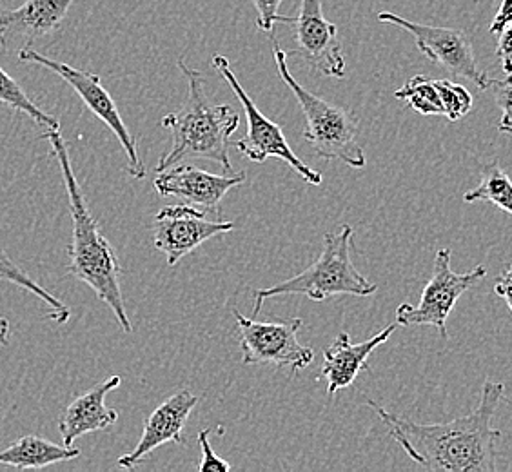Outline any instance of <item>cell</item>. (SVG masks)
<instances>
[{"label": "cell", "mask_w": 512, "mask_h": 472, "mask_svg": "<svg viewBox=\"0 0 512 472\" xmlns=\"http://www.w3.org/2000/svg\"><path fill=\"white\" fill-rule=\"evenodd\" d=\"M19 60L50 69L55 75H59L64 82H68L69 86L75 89V93L79 95L82 102L86 104V108L95 117H99L113 131V135L119 138L120 146H122L126 158H128L129 175L135 180L146 178V166H144L140 153H138L137 138L131 135L126 122L120 117L119 108H117L113 97L109 95L108 89L102 86L99 75L89 73L84 69L73 68V66L59 62V60L50 59V57L42 55L40 51L33 50L30 44L19 51Z\"/></svg>", "instance_id": "ba28073f"}, {"label": "cell", "mask_w": 512, "mask_h": 472, "mask_svg": "<svg viewBox=\"0 0 512 472\" xmlns=\"http://www.w3.org/2000/svg\"><path fill=\"white\" fill-rule=\"evenodd\" d=\"M394 99L405 100L409 108L420 115H444V104L440 99L434 80L425 75H416L407 80L402 88L394 93Z\"/></svg>", "instance_id": "44dd1931"}, {"label": "cell", "mask_w": 512, "mask_h": 472, "mask_svg": "<svg viewBox=\"0 0 512 472\" xmlns=\"http://www.w3.org/2000/svg\"><path fill=\"white\" fill-rule=\"evenodd\" d=\"M503 394L505 385L485 382L473 413L445 423H416L385 411L375 400H367V405L394 442L425 471L496 472V445L502 433L494 429L493 418Z\"/></svg>", "instance_id": "6da1fadb"}, {"label": "cell", "mask_w": 512, "mask_h": 472, "mask_svg": "<svg viewBox=\"0 0 512 472\" xmlns=\"http://www.w3.org/2000/svg\"><path fill=\"white\" fill-rule=\"evenodd\" d=\"M46 138L53 149V157L59 160L62 178L68 191L69 215L73 233L68 246V273L93 289V293L108 305L124 333H133V325L126 313L120 280L124 267L108 238L102 235L99 222L91 215L88 202L82 193L79 180L71 168L68 146L60 135V129H48Z\"/></svg>", "instance_id": "7a4b0ae2"}, {"label": "cell", "mask_w": 512, "mask_h": 472, "mask_svg": "<svg viewBox=\"0 0 512 472\" xmlns=\"http://www.w3.org/2000/svg\"><path fill=\"white\" fill-rule=\"evenodd\" d=\"M79 456V449L73 445L71 447L64 443L59 445L35 434H28V436H22L17 442L11 443L10 447L0 449V465L15 467L20 471L44 469L55 463L75 460Z\"/></svg>", "instance_id": "ac0fdd59"}, {"label": "cell", "mask_w": 512, "mask_h": 472, "mask_svg": "<svg viewBox=\"0 0 512 472\" xmlns=\"http://www.w3.org/2000/svg\"><path fill=\"white\" fill-rule=\"evenodd\" d=\"M451 249H440L434 255L433 273L425 286L420 304H402L396 309V324L431 325L440 336L447 340V318L453 313L454 305L471 287L482 282L487 276V267L478 266L467 273H454L451 267Z\"/></svg>", "instance_id": "52a82bcc"}, {"label": "cell", "mask_w": 512, "mask_h": 472, "mask_svg": "<svg viewBox=\"0 0 512 472\" xmlns=\"http://www.w3.org/2000/svg\"><path fill=\"white\" fill-rule=\"evenodd\" d=\"M0 102L10 106L15 111L26 113L28 117L33 118L35 124L42 128L60 129L59 118L51 117L44 113L42 109L26 95V91L20 88L19 82L11 79L10 75L0 68Z\"/></svg>", "instance_id": "7402d4cb"}, {"label": "cell", "mask_w": 512, "mask_h": 472, "mask_svg": "<svg viewBox=\"0 0 512 472\" xmlns=\"http://www.w3.org/2000/svg\"><path fill=\"white\" fill-rule=\"evenodd\" d=\"M11 327L6 316L0 315V345H6L10 342Z\"/></svg>", "instance_id": "f546056e"}, {"label": "cell", "mask_w": 512, "mask_h": 472, "mask_svg": "<svg viewBox=\"0 0 512 472\" xmlns=\"http://www.w3.org/2000/svg\"><path fill=\"white\" fill-rule=\"evenodd\" d=\"M500 133H507V135H512V128H498Z\"/></svg>", "instance_id": "4dcf8cb0"}, {"label": "cell", "mask_w": 512, "mask_h": 472, "mask_svg": "<svg viewBox=\"0 0 512 472\" xmlns=\"http://www.w3.org/2000/svg\"><path fill=\"white\" fill-rule=\"evenodd\" d=\"M355 231L349 224L340 226L336 233H325L324 247L311 266L302 273L275 286L256 289L253 313L258 315L269 298L284 295H304L309 300L324 302L336 295H375L376 284L369 282L351 260Z\"/></svg>", "instance_id": "277c9868"}, {"label": "cell", "mask_w": 512, "mask_h": 472, "mask_svg": "<svg viewBox=\"0 0 512 472\" xmlns=\"http://www.w3.org/2000/svg\"><path fill=\"white\" fill-rule=\"evenodd\" d=\"M434 84L444 104V117H447L449 122H458L460 118L471 113L473 95L469 89L462 84H456L453 80H434Z\"/></svg>", "instance_id": "603a6c76"}, {"label": "cell", "mask_w": 512, "mask_h": 472, "mask_svg": "<svg viewBox=\"0 0 512 472\" xmlns=\"http://www.w3.org/2000/svg\"><path fill=\"white\" fill-rule=\"evenodd\" d=\"M235 227V222L207 220L204 211L195 206L162 207L155 217L153 242L166 255L168 266L175 267L209 238L231 233Z\"/></svg>", "instance_id": "8fae6325"}, {"label": "cell", "mask_w": 512, "mask_h": 472, "mask_svg": "<svg viewBox=\"0 0 512 472\" xmlns=\"http://www.w3.org/2000/svg\"><path fill=\"white\" fill-rule=\"evenodd\" d=\"M178 69L188 80V97L177 113H169L160 122L162 128L171 131L173 144L160 158L157 171H164L188 158H202L217 162L226 173H233L227 148L229 138L238 129V113L231 106L209 104L202 73L189 68L186 59L178 60Z\"/></svg>", "instance_id": "3957f363"}, {"label": "cell", "mask_w": 512, "mask_h": 472, "mask_svg": "<svg viewBox=\"0 0 512 472\" xmlns=\"http://www.w3.org/2000/svg\"><path fill=\"white\" fill-rule=\"evenodd\" d=\"M378 20L409 31L414 37L418 50L422 51L427 59L433 60L449 73H453L454 77L471 80L480 89H489L491 77L478 66L474 57L473 44L465 31L411 22L389 11L380 13Z\"/></svg>", "instance_id": "30bf717a"}, {"label": "cell", "mask_w": 512, "mask_h": 472, "mask_svg": "<svg viewBox=\"0 0 512 472\" xmlns=\"http://www.w3.org/2000/svg\"><path fill=\"white\" fill-rule=\"evenodd\" d=\"M211 429H204L198 433V445L202 449V462L198 463V471L200 472H229L231 471V463L226 462L224 458H220L209 442Z\"/></svg>", "instance_id": "484cf974"}, {"label": "cell", "mask_w": 512, "mask_h": 472, "mask_svg": "<svg viewBox=\"0 0 512 472\" xmlns=\"http://www.w3.org/2000/svg\"><path fill=\"white\" fill-rule=\"evenodd\" d=\"M489 89L493 91L494 102L503 111L498 128H512V73L505 80L491 79Z\"/></svg>", "instance_id": "d4e9b609"}, {"label": "cell", "mask_w": 512, "mask_h": 472, "mask_svg": "<svg viewBox=\"0 0 512 472\" xmlns=\"http://www.w3.org/2000/svg\"><path fill=\"white\" fill-rule=\"evenodd\" d=\"M73 0H26L17 10L0 11V46L10 48L11 40L48 37L59 30Z\"/></svg>", "instance_id": "2e32d148"}, {"label": "cell", "mask_w": 512, "mask_h": 472, "mask_svg": "<svg viewBox=\"0 0 512 472\" xmlns=\"http://www.w3.org/2000/svg\"><path fill=\"white\" fill-rule=\"evenodd\" d=\"M213 68L217 69L220 77L226 80L227 86L233 89V93L237 95L238 102L242 104V109L246 113V137L237 140L235 148L244 157L249 158L251 162H256V164L266 162L267 158H280L304 182L311 184V186H320L322 184V173L309 168L306 162L291 149L282 128L273 120H269L260 109L256 108L255 102L247 95L246 89L242 88L240 80L237 79V75L233 73V69L229 66V60L222 57V55H217L213 59Z\"/></svg>", "instance_id": "8992f818"}, {"label": "cell", "mask_w": 512, "mask_h": 472, "mask_svg": "<svg viewBox=\"0 0 512 472\" xmlns=\"http://www.w3.org/2000/svg\"><path fill=\"white\" fill-rule=\"evenodd\" d=\"M246 173H226L215 175L193 164H175L171 168L158 171L153 187L162 198L175 197L198 207L204 213L222 217L220 202L227 193L246 182Z\"/></svg>", "instance_id": "4fadbf2b"}, {"label": "cell", "mask_w": 512, "mask_h": 472, "mask_svg": "<svg viewBox=\"0 0 512 472\" xmlns=\"http://www.w3.org/2000/svg\"><path fill=\"white\" fill-rule=\"evenodd\" d=\"M237 320L242 364L275 365L276 369H291L298 374L313 364L315 351L298 342V333L304 327L302 318L286 322H258L242 316L233 309Z\"/></svg>", "instance_id": "9c48e42d"}, {"label": "cell", "mask_w": 512, "mask_h": 472, "mask_svg": "<svg viewBox=\"0 0 512 472\" xmlns=\"http://www.w3.org/2000/svg\"><path fill=\"white\" fill-rule=\"evenodd\" d=\"M512 24V0H503L500 10L496 13L489 31L494 35H500L507 26Z\"/></svg>", "instance_id": "f1b7e54d"}, {"label": "cell", "mask_w": 512, "mask_h": 472, "mask_svg": "<svg viewBox=\"0 0 512 472\" xmlns=\"http://www.w3.org/2000/svg\"><path fill=\"white\" fill-rule=\"evenodd\" d=\"M120 384V376H111L106 382L89 389L88 393L80 394L79 398H75L64 409L59 420V431L64 445L71 447L80 436L106 431L117 423L119 413L115 409H109L106 396L119 389Z\"/></svg>", "instance_id": "e0dca14e"}, {"label": "cell", "mask_w": 512, "mask_h": 472, "mask_svg": "<svg viewBox=\"0 0 512 472\" xmlns=\"http://www.w3.org/2000/svg\"><path fill=\"white\" fill-rule=\"evenodd\" d=\"M295 50L287 57L304 60L309 68L331 79H344L345 59L338 28L324 17L322 0H302L300 13L295 17Z\"/></svg>", "instance_id": "7c38bea8"}, {"label": "cell", "mask_w": 512, "mask_h": 472, "mask_svg": "<svg viewBox=\"0 0 512 472\" xmlns=\"http://www.w3.org/2000/svg\"><path fill=\"white\" fill-rule=\"evenodd\" d=\"M396 327H398L396 322L387 325L378 335L358 344L351 342V336L345 331L336 336L333 344L324 351L322 376L327 384V394L335 396L338 391L349 389L360 371H371L367 358L393 336Z\"/></svg>", "instance_id": "9a60e30c"}, {"label": "cell", "mask_w": 512, "mask_h": 472, "mask_svg": "<svg viewBox=\"0 0 512 472\" xmlns=\"http://www.w3.org/2000/svg\"><path fill=\"white\" fill-rule=\"evenodd\" d=\"M197 404V396L188 389H182L169 396L164 404L158 405L157 409L149 414L137 447L131 453L120 456L117 467L124 471H133L158 447L169 442L184 443L182 433Z\"/></svg>", "instance_id": "5bb4252c"}, {"label": "cell", "mask_w": 512, "mask_h": 472, "mask_svg": "<svg viewBox=\"0 0 512 472\" xmlns=\"http://www.w3.org/2000/svg\"><path fill=\"white\" fill-rule=\"evenodd\" d=\"M496 55L498 59L502 60V69L505 75L512 73V24L507 26L505 30L500 33L498 39V46H496Z\"/></svg>", "instance_id": "4316f807"}, {"label": "cell", "mask_w": 512, "mask_h": 472, "mask_svg": "<svg viewBox=\"0 0 512 472\" xmlns=\"http://www.w3.org/2000/svg\"><path fill=\"white\" fill-rule=\"evenodd\" d=\"M251 2L258 11V19H256L258 30L275 33L276 24H293L295 22V17H284L278 13L282 0H251Z\"/></svg>", "instance_id": "cb8c5ba5"}, {"label": "cell", "mask_w": 512, "mask_h": 472, "mask_svg": "<svg viewBox=\"0 0 512 472\" xmlns=\"http://www.w3.org/2000/svg\"><path fill=\"white\" fill-rule=\"evenodd\" d=\"M0 280H6L11 282L15 286L22 287L26 291H30L35 296H39L42 302L50 305L51 318L57 322V324H66L69 320V307L66 304H62L59 298L48 293L44 287L39 286L28 273H24L13 260L10 255L6 253V249L0 246Z\"/></svg>", "instance_id": "ffe728a7"}, {"label": "cell", "mask_w": 512, "mask_h": 472, "mask_svg": "<svg viewBox=\"0 0 512 472\" xmlns=\"http://www.w3.org/2000/svg\"><path fill=\"white\" fill-rule=\"evenodd\" d=\"M465 202H491L512 217V180L498 162L487 164L480 184L463 195Z\"/></svg>", "instance_id": "d6986e66"}, {"label": "cell", "mask_w": 512, "mask_h": 472, "mask_svg": "<svg viewBox=\"0 0 512 472\" xmlns=\"http://www.w3.org/2000/svg\"><path fill=\"white\" fill-rule=\"evenodd\" d=\"M276 69L280 79L293 91L298 106L306 117L304 138L325 160H340L349 168L364 169L367 164L364 149L358 144V118L351 109L335 106L331 102L307 91L287 68V53L280 48L275 33H271Z\"/></svg>", "instance_id": "5b68a950"}, {"label": "cell", "mask_w": 512, "mask_h": 472, "mask_svg": "<svg viewBox=\"0 0 512 472\" xmlns=\"http://www.w3.org/2000/svg\"><path fill=\"white\" fill-rule=\"evenodd\" d=\"M494 293L498 296H502L503 300H505V304L509 305V309L512 311V266L505 267L502 271V275L496 278Z\"/></svg>", "instance_id": "83f0119b"}]
</instances>
